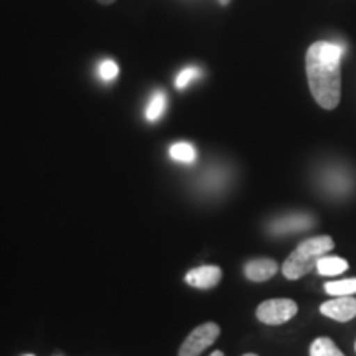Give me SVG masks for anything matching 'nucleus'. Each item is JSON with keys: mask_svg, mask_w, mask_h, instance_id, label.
Instances as JSON below:
<instances>
[{"mask_svg": "<svg viewBox=\"0 0 356 356\" xmlns=\"http://www.w3.org/2000/svg\"><path fill=\"white\" fill-rule=\"evenodd\" d=\"M220 327L216 323L208 322L200 325L185 338L184 345L180 346L178 356H200L208 346H211L220 337Z\"/></svg>", "mask_w": 356, "mask_h": 356, "instance_id": "4", "label": "nucleus"}, {"mask_svg": "<svg viewBox=\"0 0 356 356\" xmlns=\"http://www.w3.org/2000/svg\"><path fill=\"white\" fill-rule=\"evenodd\" d=\"M335 248V243L330 236H315L302 241L299 246L292 251L282 266V274L289 280H297L304 277L317 267L318 257L327 254Z\"/></svg>", "mask_w": 356, "mask_h": 356, "instance_id": "2", "label": "nucleus"}, {"mask_svg": "<svg viewBox=\"0 0 356 356\" xmlns=\"http://www.w3.org/2000/svg\"><path fill=\"white\" fill-rule=\"evenodd\" d=\"M320 312L325 317L337 320V322H350L356 317V299L351 296L335 297V299L323 302L320 305Z\"/></svg>", "mask_w": 356, "mask_h": 356, "instance_id": "5", "label": "nucleus"}, {"mask_svg": "<svg viewBox=\"0 0 356 356\" xmlns=\"http://www.w3.org/2000/svg\"><path fill=\"white\" fill-rule=\"evenodd\" d=\"M25 356H35V355H25Z\"/></svg>", "mask_w": 356, "mask_h": 356, "instance_id": "20", "label": "nucleus"}, {"mask_svg": "<svg viewBox=\"0 0 356 356\" xmlns=\"http://www.w3.org/2000/svg\"><path fill=\"white\" fill-rule=\"evenodd\" d=\"M220 2H221V6H228L229 0H220Z\"/></svg>", "mask_w": 356, "mask_h": 356, "instance_id": "18", "label": "nucleus"}, {"mask_svg": "<svg viewBox=\"0 0 356 356\" xmlns=\"http://www.w3.org/2000/svg\"><path fill=\"white\" fill-rule=\"evenodd\" d=\"M210 356H225V355H222V351H213Z\"/></svg>", "mask_w": 356, "mask_h": 356, "instance_id": "17", "label": "nucleus"}, {"mask_svg": "<svg viewBox=\"0 0 356 356\" xmlns=\"http://www.w3.org/2000/svg\"><path fill=\"white\" fill-rule=\"evenodd\" d=\"M299 307L291 299L266 300L257 307L256 317L266 325H282L297 315Z\"/></svg>", "mask_w": 356, "mask_h": 356, "instance_id": "3", "label": "nucleus"}, {"mask_svg": "<svg viewBox=\"0 0 356 356\" xmlns=\"http://www.w3.org/2000/svg\"><path fill=\"white\" fill-rule=\"evenodd\" d=\"M96 2H99L101 6H111V3H114L115 0H96Z\"/></svg>", "mask_w": 356, "mask_h": 356, "instance_id": "16", "label": "nucleus"}, {"mask_svg": "<svg viewBox=\"0 0 356 356\" xmlns=\"http://www.w3.org/2000/svg\"><path fill=\"white\" fill-rule=\"evenodd\" d=\"M200 76H202V71H200V68H197V66H188V68L181 70L180 73H178V76L175 79V88L185 89L188 84L197 81Z\"/></svg>", "mask_w": 356, "mask_h": 356, "instance_id": "14", "label": "nucleus"}, {"mask_svg": "<svg viewBox=\"0 0 356 356\" xmlns=\"http://www.w3.org/2000/svg\"><path fill=\"white\" fill-rule=\"evenodd\" d=\"M277 270H279L277 262L274 259H267V257H262V259H252L244 266V274H246V277L249 280H252V282H264V280L275 275Z\"/></svg>", "mask_w": 356, "mask_h": 356, "instance_id": "8", "label": "nucleus"}, {"mask_svg": "<svg viewBox=\"0 0 356 356\" xmlns=\"http://www.w3.org/2000/svg\"><path fill=\"white\" fill-rule=\"evenodd\" d=\"M165 109H167V96H165V92H162V91L154 92V96L150 97L149 104H147L145 119L149 122L159 121V119L163 115V113H165Z\"/></svg>", "mask_w": 356, "mask_h": 356, "instance_id": "10", "label": "nucleus"}, {"mask_svg": "<svg viewBox=\"0 0 356 356\" xmlns=\"http://www.w3.org/2000/svg\"><path fill=\"white\" fill-rule=\"evenodd\" d=\"M221 269L218 266H202L186 273L185 280L191 287L197 289H211L220 284Z\"/></svg>", "mask_w": 356, "mask_h": 356, "instance_id": "6", "label": "nucleus"}, {"mask_svg": "<svg viewBox=\"0 0 356 356\" xmlns=\"http://www.w3.org/2000/svg\"><path fill=\"white\" fill-rule=\"evenodd\" d=\"M317 273L325 277H333V275L343 274L348 269V262L337 256H322L317 261Z\"/></svg>", "mask_w": 356, "mask_h": 356, "instance_id": "9", "label": "nucleus"}, {"mask_svg": "<svg viewBox=\"0 0 356 356\" xmlns=\"http://www.w3.org/2000/svg\"><path fill=\"white\" fill-rule=\"evenodd\" d=\"M312 225H314V218L307 215H289L274 220L270 225V231L275 234L299 233V231L309 229Z\"/></svg>", "mask_w": 356, "mask_h": 356, "instance_id": "7", "label": "nucleus"}, {"mask_svg": "<svg viewBox=\"0 0 356 356\" xmlns=\"http://www.w3.org/2000/svg\"><path fill=\"white\" fill-rule=\"evenodd\" d=\"M118 73H119V66L113 60H104L99 66V74L104 81H113V79H115V76H118Z\"/></svg>", "mask_w": 356, "mask_h": 356, "instance_id": "15", "label": "nucleus"}, {"mask_svg": "<svg viewBox=\"0 0 356 356\" xmlns=\"http://www.w3.org/2000/svg\"><path fill=\"white\" fill-rule=\"evenodd\" d=\"M244 356H257V355H254V353H248V355H244Z\"/></svg>", "mask_w": 356, "mask_h": 356, "instance_id": "19", "label": "nucleus"}, {"mask_svg": "<svg viewBox=\"0 0 356 356\" xmlns=\"http://www.w3.org/2000/svg\"><path fill=\"white\" fill-rule=\"evenodd\" d=\"M325 291L330 293V296H335V297L353 296V293H356V277L335 280V282H327L325 284Z\"/></svg>", "mask_w": 356, "mask_h": 356, "instance_id": "13", "label": "nucleus"}, {"mask_svg": "<svg viewBox=\"0 0 356 356\" xmlns=\"http://www.w3.org/2000/svg\"><path fill=\"white\" fill-rule=\"evenodd\" d=\"M355 348H356V345H355Z\"/></svg>", "mask_w": 356, "mask_h": 356, "instance_id": "21", "label": "nucleus"}, {"mask_svg": "<svg viewBox=\"0 0 356 356\" xmlns=\"http://www.w3.org/2000/svg\"><path fill=\"white\" fill-rule=\"evenodd\" d=\"M170 157L175 160V162L181 163H191L197 159V149L193 145L188 144V142H177L170 147L168 150Z\"/></svg>", "mask_w": 356, "mask_h": 356, "instance_id": "11", "label": "nucleus"}, {"mask_svg": "<svg viewBox=\"0 0 356 356\" xmlns=\"http://www.w3.org/2000/svg\"><path fill=\"white\" fill-rule=\"evenodd\" d=\"M310 356H345L327 337H320L310 345Z\"/></svg>", "mask_w": 356, "mask_h": 356, "instance_id": "12", "label": "nucleus"}, {"mask_svg": "<svg viewBox=\"0 0 356 356\" xmlns=\"http://www.w3.org/2000/svg\"><path fill=\"white\" fill-rule=\"evenodd\" d=\"M341 58L343 48L338 43L315 42L305 55L309 88L320 108L333 111L341 99Z\"/></svg>", "mask_w": 356, "mask_h": 356, "instance_id": "1", "label": "nucleus"}]
</instances>
